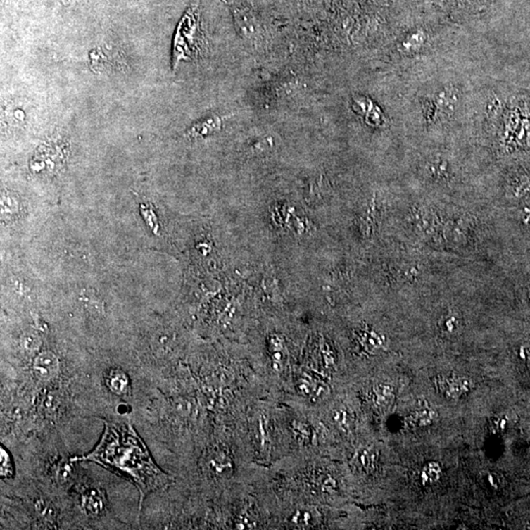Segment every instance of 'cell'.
<instances>
[{"mask_svg":"<svg viewBox=\"0 0 530 530\" xmlns=\"http://www.w3.org/2000/svg\"><path fill=\"white\" fill-rule=\"evenodd\" d=\"M333 420H334L338 427H340L342 430H345V431H348L351 427H352V415L344 408L334 410V412H333Z\"/></svg>","mask_w":530,"mask_h":530,"instance_id":"obj_14","label":"cell"},{"mask_svg":"<svg viewBox=\"0 0 530 530\" xmlns=\"http://www.w3.org/2000/svg\"><path fill=\"white\" fill-rule=\"evenodd\" d=\"M321 486H322V489L326 492H333L337 488V484H336V480L333 477L327 475V477L323 479Z\"/></svg>","mask_w":530,"mask_h":530,"instance_id":"obj_19","label":"cell"},{"mask_svg":"<svg viewBox=\"0 0 530 530\" xmlns=\"http://www.w3.org/2000/svg\"><path fill=\"white\" fill-rule=\"evenodd\" d=\"M294 432L301 441L305 442L310 439V428L303 422H297V424H294Z\"/></svg>","mask_w":530,"mask_h":530,"instance_id":"obj_18","label":"cell"},{"mask_svg":"<svg viewBox=\"0 0 530 530\" xmlns=\"http://www.w3.org/2000/svg\"><path fill=\"white\" fill-rule=\"evenodd\" d=\"M313 519H315V517H313L312 510L308 509L297 510L295 514L291 517V522L298 526H310Z\"/></svg>","mask_w":530,"mask_h":530,"instance_id":"obj_15","label":"cell"},{"mask_svg":"<svg viewBox=\"0 0 530 530\" xmlns=\"http://www.w3.org/2000/svg\"><path fill=\"white\" fill-rule=\"evenodd\" d=\"M437 415L431 409H422L415 412L414 415L410 417L412 424L419 425V427H425V425L431 424L433 420L436 419Z\"/></svg>","mask_w":530,"mask_h":530,"instance_id":"obj_13","label":"cell"},{"mask_svg":"<svg viewBox=\"0 0 530 530\" xmlns=\"http://www.w3.org/2000/svg\"><path fill=\"white\" fill-rule=\"evenodd\" d=\"M297 386L301 394L308 396V397H320L324 392L322 386L318 385L312 377L301 378Z\"/></svg>","mask_w":530,"mask_h":530,"instance_id":"obj_11","label":"cell"},{"mask_svg":"<svg viewBox=\"0 0 530 530\" xmlns=\"http://www.w3.org/2000/svg\"><path fill=\"white\" fill-rule=\"evenodd\" d=\"M234 18L241 36L247 39H255L260 33V23L253 10L245 6L234 7Z\"/></svg>","mask_w":530,"mask_h":530,"instance_id":"obj_4","label":"cell"},{"mask_svg":"<svg viewBox=\"0 0 530 530\" xmlns=\"http://www.w3.org/2000/svg\"><path fill=\"white\" fill-rule=\"evenodd\" d=\"M210 469L213 474L224 477L232 472V460L224 453L215 454L210 460Z\"/></svg>","mask_w":530,"mask_h":530,"instance_id":"obj_9","label":"cell"},{"mask_svg":"<svg viewBox=\"0 0 530 530\" xmlns=\"http://www.w3.org/2000/svg\"><path fill=\"white\" fill-rule=\"evenodd\" d=\"M71 460L96 462L130 479L140 492V510L146 497L163 488L170 479L151 459L130 422H106L103 437L93 451Z\"/></svg>","mask_w":530,"mask_h":530,"instance_id":"obj_1","label":"cell"},{"mask_svg":"<svg viewBox=\"0 0 530 530\" xmlns=\"http://www.w3.org/2000/svg\"><path fill=\"white\" fill-rule=\"evenodd\" d=\"M0 462H1V467H0L1 477H5V479L12 477L13 467H12L11 459H10L8 453L4 447H1V450H0Z\"/></svg>","mask_w":530,"mask_h":530,"instance_id":"obj_17","label":"cell"},{"mask_svg":"<svg viewBox=\"0 0 530 530\" xmlns=\"http://www.w3.org/2000/svg\"><path fill=\"white\" fill-rule=\"evenodd\" d=\"M103 507V501L101 497L96 493L89 494V496L84 499V507L87 511L91 512V514L98 515L99 512H101V509Z\"/></svg>","mask_w":530,"mask_h":530,"instance_id":"obj_16","label":"cell"},{"mask_svg":"<svg viewBox=\"0 0 530 530\" xmlns=\"http://www.w3.org/2000/svg\"><path fill=\"white\" fill-rule=\"evenodd\" d=\"M377 452L373 448H362L355 453L353 462L358 472L370 474L377 469Z\"/></svg>","mask_w":530,"mask_h":530,"instance_id":"obj_7","label":"cell"},{"mask_svg":"<svg viewBox=\"0 0 530 530\" xmlns=\"http://www.w3.org/2000/svg\"><path fill=\"white\" fill-rule=\"evenodd\" d=\"M501 477L497 474H487L486 482L491 488L497 489L501 486Z\"/></svg>","mask_w":530,"mask_h":530,"instance_id":"obj_20","label":"cell"},{"mask_svg":"<svg viewBox=\"0 0 530 530\" xmlns=\"http://www.w3.org/2000/svg\"><path fill=\"white\" fill-rule=\"evenodd\" d=\"M107 384L112 392L117 395H124L129 390V379L125 373L115 370L107 378Z\"/></svg>","mask_w":530,"mask_h":530,"instance_id":"obj_10","label":"cell"},{"mask_svg":"<svg viewBox=\"0 0 530 530\" xmlns=\"http://www.w3.org/2000/svg\"><path fill=\"white\" fill-rule=\"evenodd\" d=\"M222 124V119L220 117L216 115L206 117L203 120L198 121L195 125L191 126L187 132L186 136L191 139L203 138V137L220 131Z\"/></svg>","mask_w":530,"mask_h":530,"instance_id":"obj_6","label":"cell"},{"mask_svg":"<svg viewBox=\"0 0 530 530\" xmlns=\"http://www.w3.org/2000/svg\"><path fill=\"white\" fill-rule=\"evenodd\" d=\"M438 389L447 399L458 400L467 394L474 387V382L462 375H440L437 377Z\"/></svg>","mask_w":530,"mask_h":530,"instance_id":"obj_3","label":"cell"},{"mask_svg":"<svg viewBox=\"0 0 530 530\" xmlns=\"http://www.w3.org/2000/svg\"><path fill=\"white\" fill-rule=\"evenodd\" d=\"M34 374L42 381H51L59 372V362L52 353H42L34 360Z\"/></svg>","mask_w":530,"mask_h":530,"instance_id":"obj_5","label":"cell"},{"mask_svg":"<svg viewBox=\"0 0 530 530\" xmlns=\"http://www.w3.org/2000/svg\"><path fill=\"white\" fill-rule=\"evenodd\" d=\"M442 474L441 467L437 462H429L425 465L422 472V484L432 485L436 484Z\"/></svg>","mask_w":530,"mask_h":530,"instance_id":"obj_12","label":"cell"},{"mask_svg":"<svg viewBox=\"0 0 530 530\" xmlns=\"http://www.w3.org/2000/svg\"><path fill=\"white\" fill-rule=\"evenodd\" d=\"M373 402L379 408H386L394 400V389L390 384L380 383L373 388Z\"/></svg>","mask_w":530,"mask_h":530,"instance_id":"obj_8","label":"cell"},{"mask_svg":"<svg viewBox=\"0 0 530 530\" xmlns=\"http://www.w3.org/2000/svg\"><path fill=\"white\" fill-rule=\"evenodd\" d=\"M200 21L196 7H191L178 25L173 44V66L188 61L198 53Z\"/></svg>","mask_w":530,"mask_h":530,"instance_id":"obj_2","label":"cell"}]
</instances>
